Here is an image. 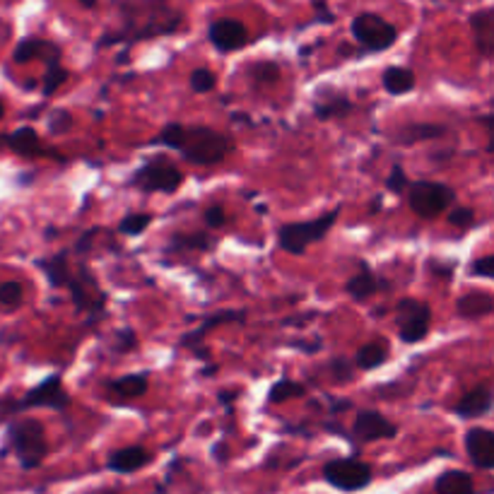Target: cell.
I'll use <instances>...</instances> for the list:
<instances>
[{"mask_svg":"<svg viewBox=\"0 0 494 494\" xmlns=\"http://www.w3.org/2000/svg\"><path fill=\"white\" fill-rule=\"evenodd\" d=\"M34 266L44 273V277L49 280L51 287H65V280L71 276V251H58L46 258H36Z\"/></svg>","mask_w":494,"mask_h":494,"instance_id":"24","label":"cell"},{"mask_svg":"<svg viewBox=\"0 0 494 494\" xmlns=\"http://www.w3.org/2000/svg\"><path fill=\"white\" fill-rule=\"evenodd\" d=\"M383 285L386 283H383L382 277H376L374 270L362 261L360 270L345 283V292L347 296H353L354 302H367V299H372L376 292L383 290Z\"/></svg>","mask_w":494,"mask_h":494,"instance_id":"21","label":"cell"},{"mask_svg":"<svg viewBox=\"0 0 494 494\" xmlns=\"http://www.w3.org/2000/svg\"><path fill=\"white\" fill-rule=\"evenodd\" d=\"M244 321H247V311H241V309L215 311V314H210V316L200 318V325H198L196 331L184 333L181 340H179V345L198 350V345L203 343V338L210 331H215V328H219V325H244Z\"/></svg>","mask_w":494,"mask_h":494,"instance_id":"14","label":"cell"},{"mask_svg":"<svg viewBox=\"0 0 494 494\" xmlns=\"http://www.w3.org/2000/svg\"><path fill=\"white\" fill-rule=\"evenodd\" d=\"M494 405V393L489 383H480L475 386L468 393H463L459 398V402L453 405V412L460 417V420H478V417H485L492 412Z\"/></svg>","mask_w":494,"mask_h":494,"instance_id":"17","label":"cell"},{"mask_svg":"<svg viewBox=\"0 0 494 494\" xmlns=\"http://www.w3.org/2000/svg\"><path fill=\"white\" fill-rule=\"evenodd\" d=\"M444 133L446 126H441V123H408V126H402L398 131L395 140L401 142V145H415V142L441 138Z\"/></svg>","mask_w":494,"mask_h":494,"instance_id":"28","label":"cell"},{"mask_svg":"<svg viewBox=\"0 0 494 494\" xmlns=\"http://www.w3.org/2000/svg\"><path fill=\"white\" fill-rule=\"evenodd\" d=\"M350 434H353L354 441L369 444V441H379V439H393L398 434V427L379 410H360L354 417Z\"/></svg>","mask_w":494,"mask_h":494,"instance_id":"12","label":"cell"},{"mask_svg":"<svg viewBox=\"0 0 494 494\" xmlns=\"http://www.w3.org/2000/svg\"><path fill=\"white\" fill-rule=\"evenodd\" d=\"M324 480L340 492H360L372 482V468L360 459H333L324 466Z\"/></svg>","mask_w":494,"mask_h":494,"instance_id":"10","label":"cell"},{"mask_svg":"<svg viewBox=\"0 0 494 494\" xmlns=\"http://www.w3.org/2000/svg\"><path fill=\"white\" fill-rule=\"evenodd\" d=\"M405 191H408L410 210L422 219L439 218L456 203V191L441 181H415Z\"/></svg>","mask_w":494,"mask_h":494,"instance_id":"7","label":"cell"},{"mask_svg":"<svg viewBox=\"0 0 494 494\" xmlns=\"http://www.w3.org/2000/svg\"><path fill=\"white\" fill-rule=\"evenodd\" d=\"M97 227H92V229H87L85 234H82V237H80L78 241H75V248H73V254H78V256H85L87 251H90V248H92V241H94V237H97Z\"/></svg>","mask_w":494,"mask_h":494,"instance_id":"43","label":"cell"},{"mask_svg":"<svg viewBox=\"0 0 494 494\" xmlns=\"http://www.w3.org/2000/svg\"><path fill=\"white\" fill-rule=\"evenodd\" d=\"M475 222L473 208H449V225L459 227V229H470Z\"/></svg>","mask_w":494,"mask_h":494,"instance_id":"39","label":"cell"},{"mask_svg":"<svg viewBox=\"0 0 494 494\" xmlns=\"http://www.w3.org/2000/svg\"><path fill=\"white\" fill-rule=\"evenodd\" d=\"M152 142L167 150H177L193 167H215L232 155L234 150V140L229 135L210 126H186V123H167Z\"/></svg>","mask_w":494,"mask_h":494,"instance_id":"2","label":"cell"},{"mask_svg":"<svg viewBox=\"0 0 494 494\" xmlns=\"http://www.w3.org/2000/svg\"><path fill=\"white\" fill-rule=\"evenodd\" d=\"M46 123H49V133L63 135L73 128V116L71 111H65V109H51Z\"/></svg>","mask_w":494,"mask_h":494,"instance_id":"37","label":"cell"},{"mask_svg":"<svg viewBox=\"0 0 494 494\" xmlns=\"http://www.w3.org/2000/svg\"><path fill=\"white\" fill-rule=\"evenodd\" d=\"M408 186H410L408 174H405V170H402L401 164H395L389 177H386V189H389L391 193H402Z\"/></svg>","mask_w":494,"mask_h":494,"instance_id":"40","label":"cell"},{"mask_svg":"<svg viewBox=\"0 0 494 494\" xmlns=\"http://www.w3.org/2000/svg\"><path fill=\"white\" fill-rule=\"evenodd\" d=\"M382 85L383 90L393 97H402V94H408L415 90L417 78L415 73L410 71V68H402V65H389L382 75Z\"/></svg>","mask_w":494,"mask_h":494,"instance_id":"27","label":"cell"},{"mask_svg":"<svg viewBox=\"0 0 494 494\" xmlns=\"http://www.w3.org/2000/svg\"><path fill=\"white\" fill-rule=\"evenodd\" d=\"M104 386L109 389V393H113L116 398L135 401V398H140V395L148 393L150 374L148 372H135V374H126L119 376V379H111V382H104Z\"/></svg>","mask_w":494,"mask_h":494,"instance_id":"25","label":"cell"},{"mask_svg":"<svg viewBox=\"0 0 494 494\" xmlns=\"http://www.w3.org/2000/svg\"><path fill=\"white\" fill-rule=\"evenodd\" d=\"M7 444L20 460L24 470L42 466V460L49 453V441H46V430L34 417H17L7 427Z\"/></svg>","mask_w":494,"mask_h":494,"instance_id":"3","label":"cell"},{"mask_svg":"<svg viewBox=\"0 0 494 494\" xmlns=\"http://www.w3.org/2000/svg\"><path fill=\"white\" fill-rule=\"evenodd\" d=\"M391 357V343L386 338L369 340L364 345L354 353V369H362V372H374V369L383 367Z\"/></svg>","mask_w":494,"mask_h":494,"instance_id":"22","label":"cell"},{"mask_svg":"<svg viewBox=\"0 0 494 494\" xmlns=\"http://www.w3.org/2000/svg\"><path fill=\"white\" fill-rule=\"evenodd\" d=\"M24 302V287L20 283H0V311H15L20 309Z\"/></svg>","mask_w":494,"mask_h":494,"instance_id":"34","label":"cell"},{"mask_svg":"<svg viewBox=\"0 0 494 494\" xmlns=\"http://www.w3.org/2000/svg\"><path fill=\"white\" fill-rule=\"evenodd\" d=\"M80 5H85V7H94L97 5V0H78Z\"/></svg>","mask_w":494,"mask_h":494,"instance_id":"46","label":"cell"},{"mask_svg":"<svg viewBox=\"0 0 494 494\" xmlns=\"http://www.w3.org/2000/svg\"><path fill=\"white\" fill-rule=\"evenodd\" d=\"M29 408H49L56 412H65L71 408V393L65 391L63 379L58 374H51L42 383H36L34 389H29L20 398V410Z\"/></svg>","mask_w":494,"mask_h":494,"instance_id":"11","label":"cell"},{"mask_svg":"<svg viewBox=\"0 0 494 494\" xmlns=\"http://www.w3.org/2000/svg\"><path fill=\"white\" fill-rule=\"evenodd\" d=\"M215 239L210 234H174L167 244V251H210Z\"/></svg>","mask_w":494,"mask_h":494,"instance_id":"30","label":"cell"},{"mask_svg":"<svg viewBox=\"0 0 494 494\" xmlns=\"http://www.w3.org/2000/svg\"><path fill=\"white\" fill-rule=\"evenodd\" d=\"M208 39L219 53H232V51L244 49L248 44V29L239 20H215L208 29Z\"/></svg>","mask_w":494,"mask_h":494,"instance_id":"13","label":"cell"},{"mask_svg":"<svg viewBox=\"0 0 494 494\" xmlns=\"http://www.w3.org/2000/svg\"><path fill=\"white\" fill-rule=\"evenodd\" d=\"M437 494H475L473 478L463 470H444L434 482Z\"/></svg>","mask_w":494,"mask_h":494,"instance_id":"29","label":"cell"},{"mask_svg":"<svg viewBox=\"0 0 494 494\" xmlns=\"http://www.w3.org/2000/svg\"><path fill=\"white\" fill-rule=\"evenodd\" d=\"M65 287L71 292L73 304L80 311H85L90 324H97L106 316V292L99 287L97 277L87 268L85 261H80L75 268L71 266V276L65 280Z\"/></svg>","mask_w":494,"mask_h":494,"instance_id":"5","label":"cell"},{"mask_svg":"<svg viewBox=\"0 0 494 494\" xmlns=\"http://www.w3.org/2000/svg\"><path fill=\"white\" fill-rule=\"evenodd\" d=\"M354 111V104L345 94H335L325 90L324 97L314 102V116L321 121L340 119V116H347V113Z\"/></svg>","mask_w":494,"mask_h":494,"instance_id":"26","label":"cell"},{"mask_svg":"<svg viewBox=\"0 0 494 494\" xmlns=\"http://www.w3.org/2000/svg\"><path fill=\"white\" fill-rule=\"evenodd\" d=\"M92 494H119V492H113V489H94Z\"/></svg>","mask_w":494,"mask_h":494,"instance_id":"47","label":"cell"},{"mask_svg":"<svg viewBox=\"0 0 494 494\" xmlns=\"http://www.w3.org/2000/svg\"><path fill=\"white\" fill-rule=\"evenodd\" d=\"M13 61L15 63L44 61V63L49 65V63H53V61H61V49H58L53 42H49V39L29 36V39H22V42L15 46Z\"/></svg>","mask_w":494,"mask_h":494,"instance_id":"18","label":"cell"},{"mask_svg":"<svg viewBox=\"0 0 494 494\" xmlns=\"http://www.w3.org/2000/svg\"><path fill=\"white\" fill-rule=\"evenodd\" d=\"M5 142L15 155L27 157V160H39V157H58V160H63V157L53 152V148H49V145L39 138V133H36L34 128L29 126L17 128L13 135H7Z\"/></svg>","mask_w":494,"mask_h":494,"instance_id":"15","label":"cell"},{"mask_svg":"<svg viewBox=\"0 0 494 494\" xmlns=\"http://www.w3.org/2000/svg\"><path fill=\"white\" fill-rule=\"evenodd\" d=\"M121 24L106 29L97 42V49L116 44H135L155 36H170L181 29L184 15L170 7V0H116Z\"/></svg>","mask_w":494,"mask_h":494,"instance_id":"1","label":"cell"},{"mask_svg":"<svg viewBox=\"0 0 494 494\" xmlns=\"http://www.w3.org/2000/svg\"><path fill=\"white\" fill-rule=\"evenodd\" d=\"M205 227H210V229H219V227H225L227 222V212L222 205H210L203 215Z\"/></svg>","mask_w":494,"mask_h":494,"instance_id":"42","label":"cell"},{"mask_svg":"<svg viewBox=\"0 0 494 494\" xmlns=\"http://www.w3.org/2000/svg\"><path fill=\"white\" fill-rule=\"evenodd\" d=\"M181 184H184V171L167 157H152L142 162L133 171V177L128 179L131 189L145 193H177Z\"/></svg>","mask_w":494,"mask_h":494,"instance_id":"6","label":"cell"},{"mask_svg":"<svg viewBox=\"0 0 494 494\" xmlns=\"http://www.w3.org/2000/svg\"><path fill=\"white\" fill-rule=\"evenodd\" d=\"M350 32H353L354 42L360 44L364 51H372V53L389 51L398 42V29L376 13L357 15L353 24H350Z\"/></svg>","mask_w":494,"mask_h":494,"instance_id":"9","label":"cell"},{"mask_svg":"<svg viewBox=\"0 0 494 494\" xmlns=\"http://www.w3.org/2000/svg\"><path fill=\"white\" fill-rule=\"evenodd\" d=\"M340 218V208L324 212L321 218L306 219V222H290L277 229V248L285 254L302 256L311 244H316L331 232Z\"/></svg>","mask_w":494,"mask_h":494,"instance_id":"4","label":"cell"},{"mask_svg":"<svg viewBox=\"0 0 494 494\" xmlns=\"http://www.w3.org/2000/svg\"><path fill=\"white\" fill-rule=\"evenodd\" d=\"M5 116V104H3V99H0V119Z\"/></svg>","mask_w":494,"mask_h":494,"instance_id":"48","label":"cell"},{"mask_svg":"<svg viewBox=\"0 0 494 494\" xmlns=\"http://www.w3.org/2000/svg\"><path fill=\"white\" fill-rule=\"evenodd\" d=\"M306 395V386L299 382H292V379H277L268 391V402L277 405V402H287L292 398H304Z\"/></svg>","mask_w":494,"mask_h":494,"instance_id":"31","label":"cell"},{"mask_svg":"<svg viewBox=\"0 0 494 494\" xmlns=\"http://www.w3.org/2000/svg\"><path fill=\"white\" fill-rule=\"evenodd\" d=\"M71 73L65 68L61 61H53V63L46 65V73H44V82H42V94L44 97H53V94L61 90V87L68 82Z\"/></svg>","mask_w":494,"mask_h":494,"instance_id":"32","label":"cell"},{"mask_svg":"<svg viewBox=\"0 0 494 494\" xmlns=\"http://www.w3.org/2000/svg\"><path fill=\"white\" fill-rule=\"evenodd\" d=\"M189 85L196 94H208L215 90L218 85V78H215V73L208 71V68H196L191 73V78H189Z\"/></svg>","mask_w":494,"mask_h":494,"instance_id":"35","label":"cell"},{"mask_svg":"<svg viewBox=\"0 0 494 494\" xmlns=\"http://www.w3.org/2000/svg\"><path fill=\"white\" fill-rule=\"evenodd\" d=\"M328 372H331L333 383H350L354 379V364L353 362H347L345 357H340V360H331V364H328Z\"/></svg>","mask_w":494,"mask_h":494,"instance_id":"36","label":"cell"},{"mask_svg":"<svg viewBox=\"0 0 494 494\" xmlns=\"http://www.w3.org/2000/svg\"><path fill=\"white\" fill-rule=\"evenodd\" d=\"M150 460H152V456L148 453V449H142V446H123V449H116L113 453H109L106 468L113 470V473L128 475L145 468Z\"/></svg>","mask_w":494,"mask_h":494,"instance_id":"19","label":"cell"},{"mask_svg":"<svg viewBox=\"0 0 494 494\" xmlns=\"http://www.w3.org/2000/svg\"><path fill=\"white\" fill-rule=\"evenodd\" d=\"M470 276L480 280H492L494 277V256H482L478 261L470 263Z\"/></svg>","mask_w":494,"mask_h":494,"instance_id":"41","label":"cell"},{"mask_svg":"<svg viewBox=\"0 0 494 494\" xmlns=\"http://www.w3.org/2000/svg\"><path fill=\"white\" fill-rule=\"evenodd\" d=\"M152 225V215L148 212H131L119 222V232L126 237H140L148 232V227Z\"/></svg>","mask_w":494,"mask_h":494,"instance_id":"33","label":"cell"},{"mask_svg":"<svg viewBox=\"0 0 494 494\" xmlns=\"http://www.w3.org/2000/svg\"><path fill=\"white\" fill-rule=\"evenodd\" d=\"M251 78L258 85H273V82L280 80V68L276 63H256L251 65Z\"/></svg>","mask_w":494,"mask_h":494,"instance_id":"38","label":"cell"},{"mask_svg":"<svg viewBox=\"0 0 494 494\" xmlns=\"http://www.w3.org/2000/svg\"><path fill=\"white\" fill-rule=\"evenodd\" d=\"M395 328H398V338L405 345L422 343L431 328V306L427 302L405 296L395 304Z\"/></svg>","mask_w":494,"mask_h":494,"instance_id":"8","label":"cell"},{"mask_svg":"<svg viewBox=\"0 0 494 494\" xmlns=\"http://www.w3.org/2000/svg\"><path fill=\"white\" fill-rule=\"evenodd\" d=\"M466 451L468 459L480 470L494 468V434L488 427H473L466 431Z\"/></svg>","mask_w":494,"mask_h":494,"instance_id":"16","label":"cell"},{"mask_svg":"<svg viewBox=\"0 0 494 494\" xmlns=\"http://www.w3.org/2000/svg\"><path fill=\"white\" fill-rule=\"evenodd\" d=\"M17 412H22L17 398H0V422H5L13 415H17Z\"/></svg>","mask_w":494,"mask_h":494,"instance_id":"44","label":"cell"},{"mask_svg":"<svg viewBox=\"0 0 494 494\" xmlns=\"http://www.w3.org/2000/svg\"><path fill=\"white\" fill-rule=\"evenodd\" d=\"M470 29H473V44L475 51L482 58H489L494 53V13L489 7L478 10L470 15Z\"/></svg>","mask_w":494,"mask_h":494,"instance_id":"20","label":"cell"},{"mask_svg":"<svg viewBox=\"0 0 494 494\" xmlns=\"http://www.w3.org/2000/svg\"><path fill=\"white\" fill-rule=\"evenodd\" d=\"M135 343H138V338H135V333L131 331V328H126V331H119V353H131V350H135Z\"/></svg>","mask_w":494,"mask_h":494,"instance_id":"45","label":"cell"},{"mask_svg":"<svg viewBox=\"0 0 494 494\" xmlns=\"http://www.w3.org/2000/svg\"><path fill=\"white\" fill-rule=\"evenodd\" d=\"M494 311V296L489 292L475 290L456 299V314L466 321H478V318H488Z\"/></svg>","mask_w":494,"mask_h":494,"instance_id":"23","label":"cell"}]
</instances>
